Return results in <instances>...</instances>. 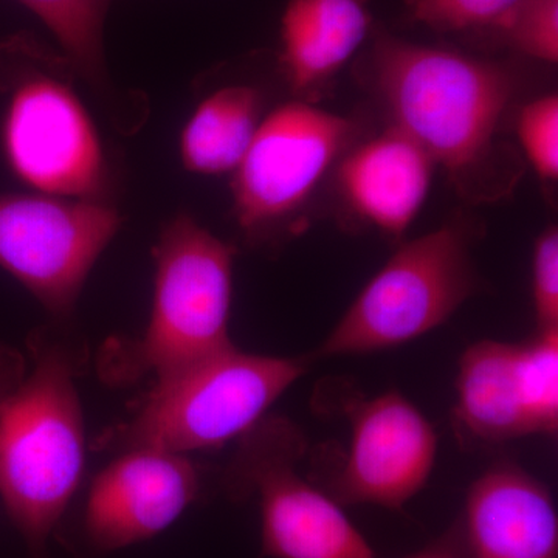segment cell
<instances>
[{"mask_svg": "<svg viewBox=\"0 0 558 558\" xmlns=\"http://www.w3.org/2000/svg\"><path fill=\"white\" fill-rule=\"evenodd\" d=\"M332 388L336 409L347 416L351 433L325 490L341 506L402 509L427 486L435 468V427L396 389L368 398L355 388Z\"/></svg>", "mask_w": 558, "mask_h": 558, "instance_id": "10", "label": "cell"}, {"mask_svg": "<svg viewBox=\"0 0 558 558\" xmlns=\"http://www.w3.org/2000/svg\"><path fill=\"white\" fill-rule=\"evenodd\" d=\"M435 161L398 128L352 145L337 163L349 211L387 236L402 238L428 199Z\"/></svg>", "mask_w": 558, "mask_h": 558, "instance_id": "13", "label": "cell"}, {"mask_svg": "<svg viewBox=\"0 0 558 558\" xmlns=\"http://www.w3.org/2000/svg\"><path fill=\"white\" fill-rule=\"evenodd\" d=\"M468 558H558V515L549 488L512 461L473 481L458 521Z\"/></svg>", "mask_w": 558, "mask_h": 558, "instance_id": "12", "label": "cell"}, {"mask_svg": "<svg viewBox=\"0 0 558 558\" xmlns=\"http://www.w3.org/2000/svg\"><path fill=\"white\" fill-rule=\"evenodd\" d=\"M403 558H468L464 546H462L458 523H454L442 537L436 538L425 548Z\"/></svg>", "mask_w": 558, "mask_h": 558, "instance_id": "24", "label": "cell"}, {"mask_svg": "<svg viewBox=\"0 0 558 558\" xmlns=\"http://www.w3.org/2000/svg\"><path fill=\"white\" fill-rule=\"evenodd\" d=\"M311 360L248 354L231 344L156 380L130 421L101 436L97 447L117 453L220 449L263 421Z\"/></svg>", "mask_w": 558, "mask_h": 558, "instance_id": "4", "label": "cell"}, {"mask_svg": "<svg viewBox=\"0 0 558 558\" xmlns=\"http://www.w3.org/2000/svg\"><path fill=\"white\" fill-rule=\"evenodd\" d=\"M24 359L20 352L0 343V411L24 380Z\"/></svg>", "mask_w": 558, "mask_h": 558, "instance_id": "23", "label": "cell"}, {"mask_svg": "<svg viewBox=\"0 0 558 558\" xmlns=\"http://www.w3.org/2000/svg\"><path fill=\"white\" fill-rule=\"evenodd\" d=\"M368 0H289L281 17V64L299 97L328 84L368 39Z\"/></svg>", "mask_w": 558, "mask_h": 558, "instance_id": "15", "label": "cell"}, {"mask_svg": "<svg viewBox=\"0 0 558 558\" xmlns=\"http://www.w3.org/2000/svg\"><path fill=\"white\" fill-rule=\"evenodd\" d=\"M57 38L75 72L101 86L106 80L105 22L110 0H16Z\"/></svg>", "mask_w": 558, "mask_h": 558, "instance_id": "17", "label": "cell"}, {"mask_svg": "<svg viewBox=\"0 0 558 558\" xmlns=\"http://www.w3.org/2000/svg\"><path fill=\"white\" fill-rule=\"evenodd\" d=\"M121 222L119 209L106 201L0 194V267L64 317Z\"/></svg>", "mask_w": 558, "mask_h": 558, "instance_id": "9", "label": "cell"}, {"mask_svg": "<svg viewBox=\"0 0 558 558\" xmlns=\"http://www.w3.org/2000/svg\"><path fill=\"white\" fill-rule=\"evenodd\" d=\"M532 301L537 330L558 328V231L549 227L537 238L532 255Z\"/></svg>", "mask_w": 558, "mask_h": 558, "instance_id": "22", "label": "cell"}, {"mask_svg": "<svg viewBox=\"0 0 558 558\" xmlns=\"http://www.w3.org/2000/svg\"><path fill=\"white\" fill-rule=\"evenodd\" d=\"M523 0H407L411 21L429 31H490Z\"/></svg>", "mask_w": 558, "mask_h": 558, "instance_id": "20", "label": "cell"}, {"mask_svg": "<svg viewBox=\"0 0 558 558\" xmlns=\"http://www.w3.org/2000/svg\"><path fill=\"white\" fill-rule=\"evenodd\" d=\"M263 97L252 86L234 84L213 92L194 109L180 135V159L194 174L234 172L260 124Z\"/></svg>", "mask_w": 558, "mask_h": 558, "instance_id": "16", "label": "cell"}, {"mask_svg": "<svg viewBox=\"0 0 558 558\" xmlns=\"http://www.w3.org/2000/svg\"><path fill=\"white\" fill-rule=\"evenodd\" d=\"M156 281L148 328L116 344L101 374L116 384L159 380L231 347L234 248L191 216L165 223L154 248Z\"/></svg>", "mask_w": 558, "mask_h": 558, "instance_id": "5", "label": "cell"}, {"mask_svg": "<svg viewBox=\"0 0 558 558\" xmlns=\"http://www.w3.org/2000/svg\"><path fill=\"white\" fill-rule=\"evenodd\" d=\"M454 427L465 442L499 444L534 436L519 343L481 340L459 359Z\"/></svg>", "mask_w": 558, "mask_h": 558, "instance_id": "14", "label": "cell"}, {"mask_svg": "<svg viewBox=\"0 0 558 558\" xmlns=\"http://www.w3.org/2000/svg\"><path fill=\"white\" fill-rule=\"evenodd\" d=\"M519 360L534 435L554 436L558 428V328L537 330L531 340L519 343Z\"/></svg>", "mask_w": 558, "mask_h": 558, "instance_id": "18", "label": "cell"}, {"mask_svg": "<svg viewBox=\"0 0 558 558\" xmlns=\"http://www.w3.org/2000/svg\"><path fill=\"white\" fill-rule=\"evenodd\" d=\"M517 138L532 170L546 182L558 178V98L543 95L521 106L517 113Z\"/></svg>", "mask_w": 558, "mask_h": 558, "instance_id": "21", "label": "cell"}, {"mask_svg": "<svg viewBox=\"0 0 558 558\" xmlns=\"http://www.w3.org/2000/svg\"><path fill=\"white\" fill-rule=\"evenodd\" d=\"M475 234L468 219H454L400 245L311 357L387 351L449 322L480 289Z\"/></svg>", "mask_w": 558, "mask_h": 558, "instance_id": "6", "label": "cell"}, {"mask_svg": "<svg viewBox=\"0 0 558 558\" xmlns=\"http://www.w3.org/2000/svg\"><path fill=\"white\" fill-rule=\"evenodd\" d=\"M486 33L521 57L557 64L558 0H523Z\"/></svg>", "mask_w": 558, "mask_h": 558, "instance_id": "19", "label": "cell"}, {"mask_svg": "<svg viewBox=\"0 0 558 558\" xmlns=\"http://www.w3.org/2000/svg\"><path fill=\"white\" fill-rule=\"evenodd\" d=\"M355 134L351 119L303 100L284 102L260 120L231 183L233 215L245 240L264 245L293 233Z\"/></svg>", "mask_w": 558, "mask_h": 558, "instance_id": "7", "label": "cell"}, {"mask_svg": "<svg viewBox=\"0 0 558 558\" xmlns=\"http://www.w3.org/2000/svg\"><path fill=\"white\" fill-rule=\"evenodd\" d=\"M366 76L391 126L446 171L462 199L492 204L512 194L523 163L502 140V121L523 83L515 64L376 32Z\"/></svg>", "mask_w": 558, "mask_h": 558, "instance_id": "1", "label": "cell"}, {"mask_svg": "<svg viewBox=\"0 0 558 558\" xmlns=\"http://www.w3.org/2000/svg\"><path fill=\"white\" fill-rule=\"evenodd\" d=\"M33 369L0 411V498L31 558L49 539L80 486L86 451L72 352L31 341Z\"/></svg>", "mask_w": 558, "mask_h": 558, "instance_id": "2", "label": "cell"}, {"mask_svg": "<svg viewBox=\"0 0 558 558\" xmlns=\"http://www.w3.org/2000/svg\"><path fill=\"white\" fill-rule=\"evenodd\" d=\"M241 440L229 478L259 497L264 557L377 558L340 502L299 472L307 446L292 421L266 416Z\"/></svg>", "mask_w": 558, "mask_h": 558, "instance_id": "8", "label": "cell"}, {"mask_svg": "<svg viewBox=\"0 0 558 558\" xmlns=\"http://www.w3.org/2000/svg\"><path fill=\"white\" fill-rule=\"evenodd\" d=\"M199 487L186 454L121 451L92 484L84 515L87 537L102 553L157 537L193 505Z\"/></svg>", "mask_w": 558, "mask_h": 558, "instance_id": "11", "label": "cell"}, {"mask_svg": "<svg viewBox=\"0 0 558 558\" xmlns=\"http://www.w3.org/2000/svg\"><path fill=\"white\" fill-rule=\"evenodd\" d=\"M75 69L31 36L0 47L3 157L35 193L105 201L109 168L89 110L73 87Z\"/></svg>", "mask_w": 558, "mask_h": 558, "instance_id": "3", "label": "cell"}]
</instances>
